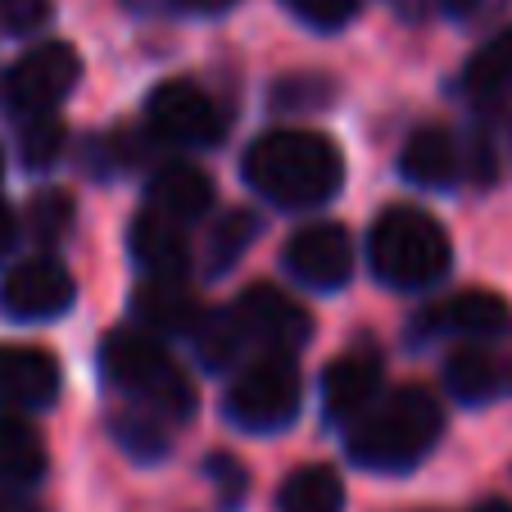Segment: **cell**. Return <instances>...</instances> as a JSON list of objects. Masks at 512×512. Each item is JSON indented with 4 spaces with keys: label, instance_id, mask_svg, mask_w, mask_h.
Returning <instances> with one entry per match:
<instances>
[{
    "label": "cell",
    "instance_id": "6da1fadb",
    "mask_svg": "<svg viewBox=\"0 0 512 512\" xmlns=\"http://www.w3.org/2000/svg\"><path fill=\"white\" fill-rule=\"evenodd\" d=\"M241 168L254 191L268 195L272 204H286V209L327 204L345 186V155H340V145L322 132H304V127L259 136L245 150Z\"/></svg>",
    "mask_w": 512,
    "mask_h": 512
},
{
    "label": "cell",
    "instance_id": "7a4b0ae2",
    "mask_svg": "<svg viewBox=\"0 0 512 512\" xmlns=\"http://www.w3.org/2000/svg\"><path fill=\"white\" fill-rule=\"evenodd\" d=\"M440 431L445 413L435 395L422 386H404L349 426V458L368 472H408L435 449Z\"/></svg>",
    "mask_w": 512,
    "mask_h": 512
},
{
    "label": "cell",
    "instance_id": "3957f363",
    "mask_svg": "<svg viewBox=\"0 0 512 512\" xmlns=\"http://www.w3.org/2000/svg\"><path fill=\"white\" fill-rule=\"evenodd\" d=\"M368 259L390 290H426L449 272L454 250H449V232L431 213L399 204L377 218L368 236Z\"/></svg>",
    "mask_w": 512,
    "mask_h": 512
},
{
    "label": "cell",
    "instance_id": "277c9868",
    "mask_svg": "<svg viewBox=\"0 0 512 512\" xmlns=\"http://www.w3.org/2000/svg\"><path fill=\"white\" fill-rule=\"evenodd\" d=\"M100 368L132 404H145L164 417H177V422H186L195 413L191 377L164 354V345L150 331L145 336L141 331H114L100 345Z\"/></svg>",
    "mask_w": 512,
    "mask_h": 512
},
{
    "label": "cell",
    "instance_id": "5b68a950",
    "mask_svg": "<svg viewBox=\"0 0 512 512\" xmlns=\"http://www.w3.org/2000/svg\"><path fill=\"white\" fill-rule=\"evenodd\" d=\"M227 417L241 431H286L300 417V368L290 354H263L227 390Z\"/></svg>",
    "mask_w": 512,
    "mask_h": 512
},
{
    "label": "cell",
    "instance_id": "8992f818",
    "mask_svg": "<svg viewBox=\"0 0 512 512\" xmlns=\"http://www.w3.org/2000/svg\"><path fill=\"white\" fill-rule=\"evenodd\" d=\"M78 78H82L78 50L64 46V41H46V46L28 50V55L5 73V105L23 118L50 114L68 91L78 87Z\"/></svg>",
    "mask_w": 512,
    "mask_h": 512
},
{
    "label": "cell",
    "instance_id": "52a82bcc",
    "mask_svg": "<svg viewBox=\"0 0 512 512\" xmlns=\"http://www.w3.org/2000/svg\"><path fill=\"white\" fill-rule=\"evenodd\" d=\"M232 318L241 327L245 345H259L263 354H295L313 336L309 309L295 304L290 295H281L277 286H250L232 304Z\"/></svg>",
    "mask_w": 512,
    "mask_h": 512
},
{
    "label": "cell",
    "instance_id": "ba28073f",
    "mask_svg": "<svg viewBox=\"0 0 512 512\" xmlns=\"http://www.w3.org/2000/svg\"><path fill=\"white\" fill-rule=\"evenodd\" d=\"M73 300H78V286L55 259H23L0 281V309L14 322H50L73 309Z\"/></svg>",
    "mask_w": 512,
    "mask_h": 512
},
{
    "label": "cell",
    "instance_id": "9c48e42d",
    "mask_svg": "<svg viewBox=\"0 0 512 512\" xmlns=\"http://www.w3.org/2000/svg\"><path fill=\"white\" fill-rule=\"evenodd\" d=\"M145 118L164 141L177 145H213L227 132L223 114L204 96L195 82H159L150 91V105H145Z\"/></svg>",
    "mask_w": 512,
    "mask_h": 512
},
{
    "label": "cell",
    "instance_id": "30bf717a",
    "mask_svg": "<svg viewBox=\"0 0 512 512\" xmlns=\"http://www.w3.org/2000/svg\"><path fill=\"white\" fill-rule=\"evenodd\" d=\"M417 336H467V340H499L512 331V304L494 290H458L449 300L431 304L413 322Z\"/></svg>",
    "mask_w": 512,
    "mask_h": 512
},
{
    "label": "cell",
    "instance_id": "8fae6325",
    "mask_svg": "<svg viewBox=\"0 0 512 512\" xmlns=\"http://www.w3.org/2000/svg\"><path fill=\"white\" fill-rule=\"evenodd\" d=\"M286 268L313 290H340L354 277V241L340 223H309L290 236Z\"/></svg>",
    "mask_w": 512,
    "mask_h": 512
},
{
    "label": "cell",
    "instance_id": "7c38bea8",
    "mask_svg": "<svg viewBox=\"0 0 512 512\" xmlns=\"http://www.w3.org/2000/svg\"><path fill=\"white\" fill-rule=\"evenodd\" d=\"M59 399L55 354L32 345H0V404L10 408H50Z\"/></svg>",
    "mask_w": 512,
    "mask_h": 512
},
{
    "label": "cell",
    "instance_id": "4fadbf2b",
    "mask_svg": "<svg viewBox=\"0 0 512 512\" xmlns=\"http://www.w3.org/2000/svg\"><path fill=\"white\" fill-rule=\"evenodd\" d=\"M381 390V363L372 354H345L336 358L322 377V408H327V422L336 426H354L358 417L377 404Z\"/></svg>",
    "mask_w": 512,
    "mask_h": 512
},
{
    "label": "cell",
    "instance_id": "5bb4252c",
    "mask_svg": "<svg viewBox=\"0 0 512 512\" xmlns=\"http://www.w3.org/2000/svg\"><path fill=\"white\" fill-rule=\"evenodd\" d=\"M127 245H132V259L145 268V277H186L191 268V245H186L182 223H173L159 209L136 213Z\"/></svg>",
    "mask_w": 512,
    "mask_h": 512
},
{
    "label": "cell",
    "instance_id": "9a60e30c",
    "mask_svg": "<svg viewBox=\"0 0 512 512\" xmlns=\"http://www.w3.org/2000/svg\"><path fill=\"white\" fill-rule=\"evenodd\" d=\"M132 313L150 336H182V331L191 336L195 322L204 318L182 277H145V286L132 295Z\"/></svg>",
    "mask_w": 512,
    "mask_h": 512
},
{
    "label": "cell",
    "instance_id": "2e32d148",
    "mask_svg": "<svg viewBox=\"0 0 512 512\" xmlns=\"http://www.w3.org/2000/svg\"><path fill=\"white\" fill-rule=\"evenodd\" d=\"M449 395L463 404H490V399L512 395V358L490 354V349H458L445 368Z\"/></svg>",
    "mask_w": 512,
    "mask_h": 512
},
{
    "label": "cell",
    "instance_id": "e0dca14e",
    "mask_svg": "<svg viewBox=\"0 0 512 512\" xmlns=\"http://www.w3.org/2000/svg\"><path fill=\"white\" fill-rule=\"evenodd\" d=\"M404 177L413 186H426V191H445V186L458 182V145L445 127H422V132L408 136L404 159H399Z\"/></svg>",
    "mask_w": 512,
    "mask_h": 512
},
{
    "label": "cell",
    "instance_id": "ac0fdd59",
    "mask_svg": "<svg viewBox=\"0 0 512 512\" xmlns=\"http://www.w3.org/2000/svg\"><path fill=\"white\" fill-rule=\"evenodd\" d=\"M46 467H50L46 440L19 417H0V485L28 490V485H37L46 476Z\"/></svg>",
    "mask_w": 512,
    "mask_h": 512
},
{
    "label": "cell",
    "instance_id": "d6986e66",
    "mask_svg": "<svg viewBox=\"0 0 512 512\" xmlns=\"http://www.w3.org/2000/svg\"><path fill=\"white\" fill-rule=\"evenodd\" d=\"M209 204H213V186L200 168L177 164V168H164V173L150 182V209L168 213V218L182 227L195 223V218H204Z\"/></svg>",
    "mask_w": 512,
    "mask_h": 512
},
{
    "label": "cell",
    "instance_id": "ffe728a7",
    "mask_svg": "<svg viewBox=\"0 0 512 512\" xmlns=\"http://www.w3.org/2000/svg\"><path fill=\"white\" fill-rule=\"evenodd\" d=\"M277 512H345V485L331 467H300L281 481Z\"/></svg>",
    "mask_w": 512,
    "mask_h": 512
},
{
    "label": "cell",
    "instance_id": "44dd1931",
    "mask_svg": "<svg viewBox=\"0 0 512 512\" xmlns=\"http://www.w3.org/2000/svg\"><path fill=\"white\" fill-rule=\"evenodd\" d=\"M164 413L145 404H132V408H118L114 413V440L123 445V454H132L136 463H159L168 454V426L159 422Z\"/></svg>",
    "mask_w": 512,
    "mask_h": 512
},
{
    "label": "cell",
    "instance_id": "7402d4cb",
    "mask_svg": "<svg viewBox=\"0 0 512 512\" xmlns=\"http://www.w3.org/2000/svg\"><path fill=\"white\" fill-rule=\"evenodd\" d=\"M463 87L472 91L476 100H494L512 87V28H503L499 37H490L476 50L463 73Z\"/></svg>",
    "mask_w": 512,
    "mask_h": 512
},
{
    "label": "cell",
    "instance_id": "603a6c76",
    "mask_svg": "<svg viewBox=\"0 0 512 512\" xmlns=\"http://www.w3.org/2000/svg\"><path fill=\"white\" fill-rule=\"evenodd\" d=\"M191 340H195L200 363H204V368H213V372L232 368L236 358H241V349H245V336H241V327H236L232 309H227V313H204V318L195 322Z\"/></svg>",
    "mask_w": 512,
    "mask_h": 512
},
{
    "label": "cell",
    "instance_id": "cb8c5ba5",
    "mask_svg": "<svg viewBox=\"0 0 512 512\" xmlns=\"http://www.w3.org/2000/svg\"><path fill=\"white\" fill-rule=\"evenodd\" d=\"M259 236V218L250 209H232L223 223L209 232V272H227L241 263V254L254 245Z\"/></svg>",
    "mask_w": 512,
    "mask_h": 512
},
{
    "label": "cell",
    "instance_id": "d4e9b609",
    "mask_svg": "<svg viewBox=\"0 0 512 512\" xmlns=\"http://www.w3.org/2000/svg\"><path fill=\"white\" fill-rule=\"evenodd\" d=\"M19 150H23V164L28 168H50L59 155H64V127H59V118L55 114L23 118Z\"/></svg>",
    "mask_w": 512,
    "mask_h": 512
},
{
    "label": "cell",
    "instance_id": "484cf974",
    "mask_svg": "<svg viewBox=\"0 0 512 512\" xmlns=\"http://www.w3.org/2000/svg\"><path fill=\"white\" fill-rule=\"evenodd\" d=\"M281 5L318 32L345 28V23H354V14H358V0H281Z\"/></svg>",
    "mask_w": 512,
    "mask_h": 512
},
{
    "label": "cell",
    "instance_id": "4316f807",
    "mask_svg": "<svg viewBox=\"0 0 512 512\" xmlns=\"http://www.w3.org/2000/svg\"><path fill=\"white\" fill-rule=\"evenodd\" d=\"M68 223H73V200H68V195L46 191L32 200V232H37L41 241H59Z\"/></svg>",
    "mask_w": 512,
    "mask_h": 512
},
{
    "label": "cell",
    "instance_id": "83f0119b",
    "mask_svg": "<svg viewBox=\"0 0 512 512\" xmlns=\"http://www.w3.org/2000/svg\"><path fill=\"white\" fill-rule=\"evenodd\" d=\"M50 19V0H0V28L5 32H37Z\"/></svg>",
    "mask_w": 512,
    "mask_h": 512
},
{
    "label": "cell",
    "instance_id": "f1b7e54d",
    "mask_svg": "<svg viewBox=\"0 0 512 512\" xmlns=\"http://www.w3.org/2000/svg\"><path fill=\"white\" fill-rule=\"evenodd\" d=\"M14 241H19V223H14V209L5 200H0V259L14 250Z\"/></svg>",
    "mask_w": 512,
    "mask_h": 512
},
{
    "label": "cell",
    "instance_id": "f546056e",
    "mask_svg": "<svg viewBox=\"0 0 512 512\" xmlns=\"http://www.w3.org/2000/svg\"><path fill=\"white\" fill-rule=\"evenodd\" d=\"M173 5L186 14H227L236 0H173Z\"/></svg>",
    "mask_w": 512,
    "mask_h": 512
},
{
    "label": "cell",
    "instance_id": "4dcf8cb0",
    "mask_svg": "<svg viewBox=\"0 0 512 512\" xmlns=\"http://www.w3.org/2000/svg\"><path fill=\"white\" fill-rule=\"evenodd\" d=\"M0 512H41L37 503H28L14 485H0Z\"/></svg>",
    "mask_w": 512,
    "mask_h": 512
},
{
    "label": "cell",
    "instance_id": "1f68e13d",
    "mask_svg": "<svg viewBox=\"0 0 512 512\" xmlns=\"http://www.w3.org/2000/svg\"><path fill=\"white\" fill-rule=\"evenodd\" d=\"M472 5H476V0H445V10H454V14H467Z\"/></svg>",
    "mask_w": 512,
    "mask_h": 512
}]
</instances>
